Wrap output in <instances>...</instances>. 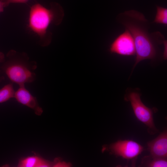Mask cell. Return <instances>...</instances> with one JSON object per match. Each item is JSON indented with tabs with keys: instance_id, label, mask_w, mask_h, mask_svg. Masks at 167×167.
<instances>
[{
	"instance_id": "cell-1",
	"label": "cell",
	"mask_w": 167,
	"mask_h": 167,
	"mask_svg": "<svg viewBox=\"0 0 167 167\" xmlns=\"http://www.w3.org/2000/svg\"><path fill=\"white\" fill-rule=\"evenodd\" d=\"M116 20L130 32L134 39L136 57L133 70L140 61L154 60L158 57V46L167 41L160 32H149V22L143 13L134 10L127 11L119 14Z\"/></svg>"
},
{
	"instance_id": "cell-2",
	"label": "cell",
	"mask_w": 167,
	"mask_h": 167,
	"mask_svg": "<svg viewBox=\"0 0 167 167\" xmlns=\"http://www.w3.org/2000/svg\"><path fill=\"white\" fill-rule=\"evenodd\" d=\"M64 15L62 8L56 2L51 3L49 9L39 3H36L32 6L29 13L28 26L39 36V44L41 46H45L50 44L51 35L48 31V29L52 24H60Z\"/></svg>"
},
{
	"instance_id": "cell-3",
	"label": "cell",
	"mask_w": 167,
	"mask_h": 167,
	"mask_svg": "<svg viewBox=\"0 0 167 167\" xmlns=\"http://www.w3.org/2000/svg\"><path fill=\"white\" fill-rule=\"evenodd\" d=\"M6 58L1 68L11 83L19 85L35 81L37 63L31 60L27 54L11 49Z\"/></svg>"
},
{
	"instance_id": "cell-4",
	"label": "cell",
	"mask_w": 167,
	"mask_h": 167,
	"mask_svg": "<svg viewBox=\"0 0 167 167\" xmlns=\"http://www.w3.org/2000/svg\"><path fill=\"white\" fill-rule=\"evenodd\" d=\"M141 94L136 90L127 89L124 100L129 101L137 118L148 127V132L150 135H154L159 132L154 123L153 114L156 109H151L142 101Z\"/></svg>"
},
{
	"instance_id": "cell-5",
	"label": "cell",
	"mask_w": 167,
	"mask_h": 167,
	"mask_svg": "<svg viewBox=\"0 0 167 167\" xmlns=\"http://www.w3.org/2000/svg\"><path fill=\"white\" fill-rule=\"evenodd\" d=\"M108 148L110 152L116 156L127 160L136 158L144 150L142 146L130 140H119L110 144Z\"/></svg>"
},
{
	"instance_id": "cell-6",
	"label": "cell",
	"mask_w": 167,
	"mask_h": 167,
	"mask_svg": "<svg viewBox=\"0 0 167 167\" xmlns=\"http://www.w3.org/2000/svg\"><path fill=\"white\" fill-rule=\"evenodd\" d=\"M109 51L111 53L124 56H131L135 54L134 39L126 29L118 36L111 44Z\"/></svg>"
},
{
	"instance_id": "cell-7",
	"label": "cell",
	"mask_w": 167,
	"mask_h": 167,
	"mask_svg": "<svg viewBox=\"0 0 167 167\" xmlns=\"http://www.w3.org/2000/svg\"><path fill=\"white\" fill-rule=\"evenodd\" d=\"M14 98L17 101L32 109L36 114L41 115L43 110L39 106L36 97L33 96L25 87L24 84L19 85L15 92Z\"/></svg>"
},
{
	"instance_id": "cell-8",
	"label": "cell",
	"mask_w": 167,
	"mask_h": 167,
	"mask_svg": "<svg viewBox=\"0 0 167 167\" xmlns=\"http://www.w3.org/2000/svg\"><path fill=\"white\" fill-rule=\"evenodd\" d=\"M150 155L161 158H167V131L165 130L154 139L147 143Z\"/></svg>"
},
{
	"instance_id": "cell-9",
	"label": "cell",
	"mask_w": 167,
	"mask_h": 167,
	"mask_svg": "<svg viewBox=\"0 0 167 167\" xmlns=\"http://www.w3.org/2000/svg\"><path fill=\"white\" fill-rule=\"evenodd\" d=\"M51 163L37 156H32L23 158L19 160L18 167H49Z\"/></svg>"
},
{
	"instance_id": "cell-10",
	"label": "cell",
	"mask_w": 167,
	"mask_h": 167,
	"mask_svg": "<svg viewBox=\"0 0 167 167\" xmlns=\"http://www.w3.org/2000/svg\"><path fill=\"white\" fill-rule=\"evenodd\" d=\"M139 167H167V159L157 157L149 155L143 156Z\"/></svg>"
},
{
	"instance_id": "cell-11",
	"label": "cell",
	"mask_w": 167,
	"mask_h": 167,
	"mask_svg": "<svg viewBox=\"0 0 167 167\" xmlns=\"http://www.w3.org/2000/svg\"><path fill=\"white\" fill-rule=\"evenodd\" d=\"M15 92L13 83L11 82L4 86L0 89V103L14 98Z\"/></svg>"
},
{
	"instance_id": "cell-12",
	"label": "cell",
	"mask_w": 167,
	"mask_h": 167,
	"mask_svg": "<svg viewBox=\"0 0 167 167\" xmlns=\"http://www.w3.org/2000/svg\"><path fill=\"white\" fill-rule=\"evenodd\" d=\"M156 12L153 23L166 25L167 24V9L156 6Z\"/></svg>"
},
{
	"instance_id": "cell-13",
	"label": "cell",
	"mask_w": 167,
	"mask_h": 167,
	"mask_svg": "<svg viewBox=\"0 0 167 167\" xmlns=\"http://www.w3.org/2000/svg\"><path fill=\"white\" fill-rule=\"evenodd\" d=\"M5 4L6 7L11 3H26L28 0H1Z\"/></svg>"
},
{
	"instance_id": "cell-14",
	"label": "cell",
	"mask_w": 167,
	"mask_h": 167,
	"mask_svg": "<svg viewBox=\"0 0 167 167\" xmlns=\"http://www.w3.org/2000/svg\"><path fill=\"white\" fill-rule=\"evenodd\" d=\"M5 58L4 54L0 52V63H3L5 60Z\"/></svg>"
},
{
	"instance_id": "cell-15",
	"label": "cell",
	"mask_w": 167,
	"mask_h": 167,
	"mask_svg": "<svg viewBox=\"0 0 167 167\" xmlns=\"http://www.w3.org/2000/svg\"><path fill=\"white\" fill-rule=\"evenodd\" d=\"M6 7L5 4L0 0V13L3 11L4 8Z\"/></svg>"
},
{
	"instance_id": "cell-16",
	"label": "cell",
	"mask_w": 167,
	"mask_h": 167,
	"mask_svg": "<svg viewBox=\"0 0 167 167\" xmlns=\"http://www.w3.org/2000/svg\"><path fill=\"white\" fill-rule=\"evenodd\" d=\"M1 72V71L0 70V83L2 82V81L4 80V79H5V78L3 76L1 75H0Z\"/></svg>"
}]
</instances>
